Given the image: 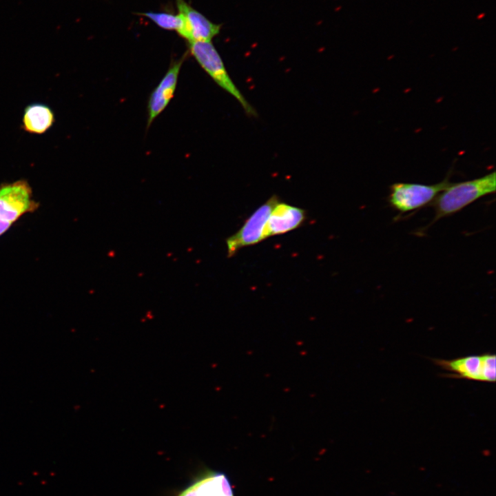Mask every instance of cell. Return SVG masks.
I'll use <instances>...</instances> for the list:
<instances>
[{
    "label": "cell",
    "instance_id": "obj_1",
    "mask_svg": "<svg viewBox=\"0 0 496 496\" xmlns=\"http://www.w3.org/2000/svg\"><path fill=\"white\" fill-rule=\"evenodd\" d=\"M495 189V172L466 181L450 183L432 203L435 211L433 222L459 212L477 200L494 194Z\"/></svg>",
    "mask_w": 496,
    "mask_h": 496
},
{
    "label": "cell",
    "instance_id": "obj_2",
    "mask_svg": "<svg viewBox=\"0 0 496 496\" xmlns=\"http://www.w3.org/2000/svg\"><path fill=\"white\" fill-rule=\"evenodd\" d=\"M188 44L191 54L215 83L233 96L247 114L255 116L256 111L231 80L211 41L189 42Z\"/></svg>",
    "mask_w": 496,
    "mask_h": 496
},
{
    "label": "cell",
    "instance_id": "obj_3",
    "mask_svg": "<svg viewBox=\"0 0 496 496\" xmlns=\"http://www.w3.org/2000/svg\"><path fill=\"white\" fill-rule=\"evenodd\" d=\"M450 183L448 176L432 185L395 183L389 187L387 201L400 214L411 212L433 203Z\"/></svg>",
    "mask_w": 496,
    "mask_h": 496
},
{
    "label": "cell",
    "instance_id": "obj_4",
    "mask_svg": "<svg viewBox=\"0 0 496 496\" xmlns=\"http://www.w3.org/2000/svg\"><path fill=\"white\" fill-rule=\"evenodd\" d=\"M279 198L273 195L260 205L244 223L241 228L226 239L227 257H232L242 247L263 240L265 223Z\"/></svg>",
    "mask_w": 496,
    "mask_h": 496
},
{
    "label": "cell",
    "instance_id": "obj_5",
    "mask_svg": "<svg viewBox=\"0 0 496 496\" xmlns=\"http://www.w3.org/2000/svg\"><path fill=\"white\" fill-rule=\"evenodd\" d=\"M495 354L469 355L453 360H436L435 362L453 377L494 382L496 367Z\"/></svg>",
    "mask_w": 496,
    "mask_h": 496
},
{
    "label": "cell",
    "instance_id": "obj_6",
    "mask_svg": "<svg viewBox=\"0 0 496 496\" xmlns=\"http://www.w3.org/2000/svg\"><path fill=\"white\" fill-rule=\"evenodd\" d=\"M38 203L32 199V191L25 180L0 187V219L14 223L25 214L34 211Z\"/></svg>",
    "mask_w": 496,
    "mask_h": 496
},
{
    "label": "cell",
    "instance_id": "obj_7",
    "mask_svg": "<svg viewBox=\"0 0 496 496\" xmlns=\"http://www.w3.org/2000/svg\"><path fill=\"white\" fill-rule=\"evenodd\" d=\"M176 7L183 19L178 34L189 42L211 41L220 32L221 25L216 24L190 6L185 0H176Z\"/></svg>",
    "mask_w": 496,
    "mask_h": 496
},
{
    "label": "cell",
    "instance_id": "obj_8",
    "mask_svg": "<svg viewBox=\"0 0 496 496\" xmlns=\"http://www.w3.org/2000/svg\"><path fill=\"white\" fill-rule=\"evenodd\" d=\"M184 57L175 61L168 69L149 99L147 127L166 108L174 95Z\"/></svg>",
    "mask_w": 496,
    "mask_h": 496
},
{
    "label": "cell",
    "instance_id": "obj_9",
    "mask_svg": "<svg viewBox=\"0 0 496 496\" xmlns=\"http://www.w3.org/2000/svg\"><path fill=\"white\" fill-rule=\"evenodd\" d=\"M305 218L306 211L303 209L278 202L265 223L262 239L293 230L300 227Z\"/></svg>",
    "mask_w": 496,
    "mask_h": 496
},
{
    "label": "cell",
    "instance_id": "obj_10",
    "mask_svg": "<svg viewBox=\"0 0 496 496\" xmlns=\"http://www.w3.org/2000/svg\"><path fill=\"white\" fill-rule=\"evenodd\" d=\"M177 496H234L227 475L207 471L183 489Z\"/></svg>",
    "mask_w": 496,
    "mask_h": 496
},
{
    "label": "cell",
    "instance_id": "obj_11",
    "mask_svg": "<svg viewBox=\"0 0 496 496\" xmlns=\"http://www.w3.org/2000/svg\"><path fill=\"white\" fill-rule=\"evenodd\" d=\"M23 128L25 131L41 134L48 131L54 123L52 110L46 105L32 103L24 110Z\"/></svg>",
    "mask_w": 496,
    "mask_h": 496
},
{
    "label": "cell",
    "instance_id": "obj_12",
    "mask_svg": "<svg viewBox=\"0 0 496 496\" xmlns=\"http://www.w3.org/2000/svg\"><path fill=\"white\" fill-rule=\"evenodd\" d=\"M153 21L159 28L167 30H175L178 34L183 26V19L180 14H174L169 12H146L138 13Z\"/></svg>",
    "mask_w": 496,
    "mask_h": 496
},
{
    "label": "cell",
    "instance_id": "obj_13",
    "mask_svg": "<svg viewBox=\"0 0 496 496\" xmlns=\"http://www.w3.org/2000/svg\"><path fill=\"white\" fill-rule=\"evenodd\" d=\"M12 223L0 219V236L6 232L12 225Z\"/></svg>",
    "mask_w": 496,
    "mask_h": 496
},
{
    "label": "cell",
    "instance_id": "obj_14",
    "mask_svg": "<svg viewBox=\"0 0 496 496\" xmlns=\"http://www.w3.org/2000/svg\"><path fill=\"white\" fill-rule=\"evenodd\" d=\"M486 17L485 12H480L476 16V19L477 20H482Z\"/></svg>",
    "mask_w": 496,
    "mask_h": 496
}]
</instances>
